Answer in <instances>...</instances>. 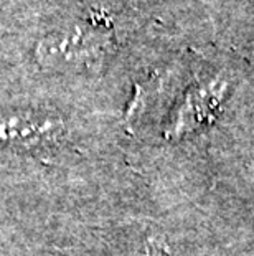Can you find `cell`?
<instances>
[{
  "mask_svg": "<svg viewBox=\"0 0 254 256\" xmlns=\"http://www.w3.org/2000/svg\"><path fill=\"white\" fill-rule=\"evenodd\" d=\"M63 121L50 114L15 111L0 114V144L13 149H36L61 138Z\"/></svg>",
  "mask_w": 254,
  "mask_h": 256,
  "instance_id": "cell-2",
  "label": "cell"
},
{
  "mask_svg": "<svg viewBox=\"0 0 254 256\" xmlns=\"http://www.w3.org/2000/svg\"><path fill=\"white\" fill-rule=\"evenodd\" d=\"M107 46L104 24L93 18L45 36L36 46V58L46 66H81L99 58Z\"/></svg>",
  "mask_w": 254,
  "mask_h": 256,
  "instance_id": "cell-1",
  "label": "cell"
}]
</instances>
